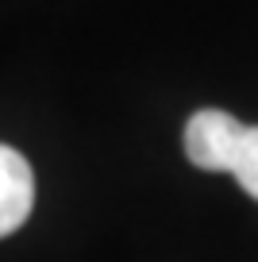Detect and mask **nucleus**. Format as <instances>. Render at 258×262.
<instances>
[{"instance_id":"nucleus-1","label":"nucleus","mask_w":258,"mask_h":262,"mask_svg":"<svg viewBox=\"0 0 258 262\" xmlns=\"http://www.w3.org/2000/svg\"><path fill=\"white\" fill-rule=\"evenodd\" d=\"M185 155L197 170L231 173L258 201V123H243L224 108H201L185 123Z\"/></svg>"},{"instance_id":"nucleus-2","label":"nucleus","mask_w":258,"mask_h":262,"mask_svg":"<svg viewBox=\"0 0 258 262\" xmlns=\"http://www.w3.org/2000/svg\"><path fill=\"white\" fill-rule=\"evenodd\" d=\"M35 205V173L16 147L0 143V239L12 235L31 216Z\"/></svg>"}]
</instances>
